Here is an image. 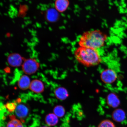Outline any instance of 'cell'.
Wrapping results in <instances>:
<instances>
[{
	"instance_id": "52a82bcc",
	"label": "cell",
	"mask_w": 127,
	"mask_h": 127,
	"mask_svg": "<svg viewBox=\"0 0 127 127\" xmlns=\"http://www.w3.org/2000/svg\"><path fill=\"white\" fill-rule=\"evenodd\" d=\"M31 82L29 77L27 75H23L19 79L18 86L21 90H25L29 88Z\"/></svg>"
},
{
	"instance_id": "44dd1931",
	"label": "cell",
	"mask_w": 127,
	"mask_h": 127,
	"mask_svg": "<svg viewBox=\"0 0 127 127\" xmlns=\"http://www.w3.org/2000/svg\"><path fill=\"white\" fill-rule=\"evenodd\" d=\"M4 127L2 126V127Z\"/></svg>"
},
{
	"instance_id": "8fae6325",
	"label": "cell",
	"mask_w": 127,
	"mask_h": 127,
	"mask_svg": "<svg viewBox=\"0 0 127 127\" xmlns=\"http://www.w3.org/2000/svg\"><path fill=\"white\" fill-rule=\"evenodd\" d=\"M45 122L49 126H55L58 123V117L54 113L49 114L46 117Z\"/></svg>"
},
{
	"instance_id": "d6986e66",
	"label": "cell",
	"mask_w": 127,
	"mask_h": 127,
	"mask_svg": "<svg viewBox=\"0 0 127 127\" xmlns=\"http://www.w3.org/2000/svg\"><path fill=\"white\" fill-rule=\"evenodd\" d=\"M16 127H24L22 123H21L20 124H19L17 125Z\"/></svg>"
},
{
	"instance_id": "5b68a950",
	"label": "cell",
	"mask_w": 127,
	"mask_h": 127,
	"mask_svg": "<svg viewBox=\"0 0 127 127\" xmlns=\"http://www.w3.org/2000/svg\"><path fill=\"white\" fill-rule=\"evenodd\" d=\"M30 90L36 93H40L44 90V84L40 80L35 79L32 81L29 87Z\"/></svg>"
},
{
	"instance_id": "5bb4252c",
	"label": "cell",
	"mask_w": 127,
	"mask_h": 127,
	"mask_svg": "<svg viewBox=\"0 0 127 127\" xmlns=\"http://www.w3.org/2000/svg\"><path fill=\"white\" fill-rule=\"evenodd\" d=\"M54 113L58 117H62L64 115L65 111L64 108L61 106H57L54 108Z\"/></svg>"
},
{
	"instance_id": "ffe728a7",
	"label": "cell",
	"mask_w": 127,
	"mask_h": 127,
	"mask_svg": "<svg viewBox=\"0 0 127 127\" xmlns=\"http://www.w3.org/2000/svg\"><path fill=\"white\" fill-rule=\"evenodd\" d=\"M49 127L47 126H44L43 127Z\"/></svg>"
},
{
	"instance_id": "8992f818",
	"label": "cell",
	"mask_w": 127,
	"mask_h": 127,
	"mask_svg": "<svg viewBox=\"0 0 127 127\" xmlns=\"http://www.w3.org/2000/svg\"><path fill=\"white\" fill-rule=\"evenodd\" d=\"M101 78L106 83H112L116 79L117 75L114 71L111 69H107L102 73Z\"/></svg>"
},
{
	"instance_id": "7c38bea8",
	"label": "cell",
	"mask_w": 127,
	"mask_h": 127,
	"mask_svg": "<svg viewBox=\"0 0 127 127\" xmlns=\"http://www.w3.org/2000/svg\"><path fill=\"white\" fill-rule=\"evenodd\" d=\"M55 96L58 99L64 100L67 97V93L65 89L63 87H60L55 89L54 92Z\"/></svg>"
},
{
	"instance_id": "7a4b0ae2",
	"label": "cell",
	"mask_w": 127,
	"mask_h": 127,
	"mask_svg": "<svg viewBox=\"0 0 127 127\" xmlns=\"http://www.w3.org/2000/svg\"><path fill=\"white\" fill-rule=\"evenodd\" d=\"M107 35L99 31H88L83 33L80 38V46L97 49L104 46Z\"/></svg>"
},
{
	"instance_id": "e0dca14e",
	"label": "cell",
	"mask_w": 127,
	"mask_h": 127,
	"mask_svg": "<svg viewBox=\"0 0 127 127\" xmlns=\"http://www.w3.org/2000/svg\"><path fill=\"white\" fill-rule=\"evenodd\" d=\"M9 118L11 120L10 122L14 125L16 126L17 125L20 124L21 122L17 119H16L15 115H11L9 116Z\"/></svg>"
},
{
	"instance_id": "4fadbf2b",
	"label": "cell",
	"mask_w": 127,
	"mask_h": 127,
	"mask_svg": "<svg viewBox=\"0 0 127 127\" xmlns=\"http://www.w3.org/2000/svg\"><path fill=\"white\" fill-rule=\"evenodd\" d=\"M56 9H50L48 10L46 13L47 19L50 22L56 21L58 18V14Z\"/></svg>"
},
{
	"instance_id": "ac0fdd59",
	"label": "cell",
	"mask_w": 127,
	"mask_h": 127,
	"mask_svg": "<svg viewBox=\"0 0 127 127\" xmlns=\"http://www.w3.org/2000/svg\"><path fill=\"white\" fill-rule=\"evenodd\" d=\"M16 126L9 121L7 124V127H16Z\"/></svg>"
},
{
	"instance_id": "30bf717a",
	"label": "cell",
	"mask_w": 127,
	"mask_h": 127,
	"mask_svg": "<svg viewBox=\"0 0 127 127\" xmlns=\"http://www.w3.org/2000/svg\"><path fill=\"white\" fill-rule=\"evenodd\" d=\"M113 118L116 121L121 122L125 120L126 115L124 111L121 109L116 110L113 114Z\"/></svg>"
},
{
	"instance_id": "277c9868",
	"label": "cell",
	"mask_w": 127,
	"mask_h": 127,
	"mask_svg": "<svg viewBox=\"0 0 127 127\" xmlns=\"http://www.w3.org/2000/svg\"><path fill=\"white\" fill-rule=\"evenodd\" d=\"M8 63L9 65L13 67H18L23 64V58L18 53L10 54L7 58Z\"/></svg>"
},
{
	"instance_id": "9c48e42d",
	"label": "cell",
	"mask_w": 127,
	"mask_h": 127,
	"mask_svg": "<svg viewBox=\"0 0 127 127\" xmlns=\"http://www.w3.org/2000/svg\"><path fill=\"white\" fill-rule=\"evenodd\" d=\"M29 110L28 108L26 106L23 104H20L17 106L15 110L16 115L22 119L25 118L28 115Z\"/></svg>"
},
{
	"instance_id": "6da1fadb",
	"label": "cell",
	"mask_w": 127,
	"mask_h": 127,
	"mask_svg": "<svg viewBox=\"0 0 127 127\" xmlns=\"http://www.w3.org/2000/svg\"><path fill=\"white\" fill-rule=\"evenodd\" d=\"M74 56L78 62L85 66H95L101 61V58L96 49L80 46L74 52Z\"/></svg>"
},
{
	"instance_id": "ba28073f",
	"label": "cell",
	"mask_w": 127,
	"mask_h": 127,
	"mask_svg": "<svg viewBox=\"0 0 127 127\" xmlns=\"http://www.w3.org/2000/svg\"><path fill=\"white\" fill-rule=\"evenodd\" d=\"M69 4L68 0H56L55 5L56 9L58 12H63L67 9Z\"/></svg>"
},
{
	"instance_id": "2e32d148",
	"label": "cell",
	"mask_w": 127,
	"mask_h": 127,
	"mask_svg": "<svg viewBox=\"0 0 127 127\" xmlns=\"http://www.w3.org/2000/svg\"><path fill=\"white\" fill-rule=\"evenodd\" d=\"M98 127H115V126L112 122L107 120L103 121L99 124Z\"/></svg>"
},
{
	"instance_id": "3957f363",
	"label": "cell",
	"mask_w": 127,
	"mask_h": 127,
	"mask_svg": "<svg viewBox=\"0 0 127 127\" xmlns=\"http://www.w3.org/2000/svg\"><path fill=\"white\" fill-rule=\"evenodd\" d=\"M39 64L34 59L25 60L22 65V70L27 75H31L35 73L39 67Z\"/></svg>"
},
{
	"instance_id": "9a60e30c",
	"label": "cell",
	"mask_w": 127,
	"mask_h": 127,
	"mask_svg": "<svg viewBox=\"0 0 127 127\" xmlns=\"http://www.w3.org/2000/svg\"><path fill=\"white\" fill-rule=\"evenodd\" d=\"M4 106L7 109L8 111L10 113L13 112L15 111L17 107L15 103L12 102H7Z\"/></svg>"
}]
</instances>
